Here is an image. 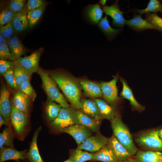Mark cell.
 <instances>
[{"label": "cell", "instance_id": "6da1fadb", "mask_svg": "<svg viewBox=\"0 0 162 162\" xmlns=\"http://www.w3.org/2000/svg\"><path fill=\"white\" fill-rule=\"evenodd\" d=\"M50 76L54 80L61 89L72 107L80 110L82 87L79 80L76 78L65 74L51 73Z\"/></svg>", "mask_w": 162, "mask_h": 162}, {"label": "cell", "instance_id": "7a4b0ae2", "mask_svg": "<svg viewBox=\"0 0 162 162\" xmlns=\"http://www.w3.org/2000/svg\"><path fill=\"white\" fill-rule=\"evenodd\" d=\"M38 73L40 76L44 91L47 97V101L58 103L63 108L69 107L67 100L60 92L57 84L48 73L40 68Z\"/></svg>", "mask_w": 162, "mask_h": 162}, {"label": "cell", "instance_id": "3957f363", "mask_svg": "<svg viewBox=\"0 0 162 162\" xmlns=\"http://www.w3.org/2000/svg\"><path fill=\"white\" fill-rule=\"evenodd\" d=\"M113 135L127 149L130 156L136 153L138 149L134 145L131 134L122 121L120 116L110 120Z\"/></svg>", "mask_w": 162, "mask_h": 162}, {"label": "cell", "instance_id": "277c9868", "mask_svg": "<svg viewBox=\"0 0 162 162\" xmlns=\"http://www.w3.org/2000/svg\"><path fill=\"white\" fill-rule=\"evenodd\" d=\"M159 130L153 129L144 131L137 135L135 142L144 151L162 152V142L158 135Z\"/></svg>", "mask_w": 162, "mask_h": 162}, {"label": "cell", "instance_id": "5b68a950", "mask_svg": "<svg viewBox=\"0 0 162 162\" xmlns=\"http://www.w3.org/2000/svg\"><path fill=\"white\" fill-rule=\"evenodd\" d=\"M76 111L73 107H62L57 118L51 122V125L61 132L65 128L79 124Z\"/></svg>", "mask_w": 162, "mask_h": 162}, {"label": "cell", "instance_id": "8992f818", "mask_svg": "<svg viewBox=\"0 0 162 162\" xmlns=\"http://www.w3.org/2000/svg\"><path fill=\"white\" fill-rule=\"evenodd\" d=\"M118 76L108 82H102L100 84L104 98L109 104L114 105L119 102L122 99L118 96L116 83Z\"/></svg>", "mask_w": 162, "mask_h": 162}, {"label": "cell", "instance_id": "52a82bcc", "mask_svg": "<svg viewBox=\"0 0 162 162\" xmlns=\"http://www.w3.org/2000/svg\"><path fill=\"white\" fill-rule=\"evenodd\" d=\"M108 138L100 133H97L94 135L86 139L78 146L76 148L92 152H97L108 144Z\"/></svg>", "mask_w": 162, "mask_h": 162}, {"label": "cell", "instance_id": "ba28073f", "mask_svg": "<svg viewBox=\"0 0 162 162\" xmlns=\"http://www.w3.org/2000/svg\"><path fill=\"white\" fill-rule=\"evenodd\" d=\"M41 47L33 52L30 55L20 57L15 61L31 74L38 72L40 69L39 64L40 57L43 52Z\"/></svg>", "mask_w": 162, "mask_h": 162}, {"label": "cell", "instance_id": "9c48e42d", "mask_svg": "<svg viewBox=\"0 0 162 162\" xmlns=\"http://www.w3.org/2000/svg\"><path fill=\"white\" fill-rule=\"evenodd\" d=\"M10 120L15 132L19 135L22 134L28 123V115L19 110L12 103Z\"/></svg>", "mask_w": 162, "mask_h": 162}, {"label": "cell", "instance_id": "30bf717a", "mask_svg": "<svg viewBox=\"0 0 162 162\" xmlns=\"http://www.w3.org/2000/svg\"><path fill=\"white\" fill-rule=\"evenodd\" d=\"M61 132L67 133L71 136L78 146L93 135L92 131L87 127L78 124L65 128Z\"/></svg>", "mask_w": 162, "mask_h": 162}, {"label": "cell", "instance_id": "8fae6325", "mask_svg": "<svg viewBox=\"0 0 162 162\" xmlns=\"http://www.w3.org/2000/svg\"><path fill=\"white\" fill-rule=\"evenodd\" d=\"M102 8L106 15L110 16L112 18V24L113 26L122 28L126 24V20L123 17L124 13L120 9L118 0H116L111 6H103Z\"/></svg>", "mask_w": 162, "mask_h": 162}, {"label": "cell", "instance_id": "7c38bea8", "mask_svg": "<svg viewBox=\"0 0 162 162\" xmlns=\"http://www.w3.org/2000/svg\"><path fill=\"white\" fill-rule=\"evenodd\" d=\"M10 94L7 88L3 86L0 94V113L4 118L10 120L12 102L10 99Z\"/></svg>", "mask_w": 162, "mask_h": 162}, {"label": "cell", "instance_id": "4fadbf2b", "mask_svg": "<svg viewBox=\"0 0 162 162\" xmlns=\"http://www.w3.org/2000/svg\"><path fill=\"white\" fill-rule=\"evenodd\" d=\"M108 145L119 161L128 160L131 156L127 149L113 135L108 139Z\"/></svg>", "mask_w": 162, "mask_h": 162}, {"label": "cell", "instance_id": "5bb4252c", "mask_svg": "<svg viewBox=\"0 0 162 162\" xmlns=\"http://www.w3.org/2000/svg\"><path fill=\"white\" fill-rule=\"evenodd\" d=\"M99 109L101 118L112 120L116 117L120 116L114 105L110 104L100 98H94Z\"/></svg>", "mask_w": 162, "mask_h": 162}, {"label": "cell", "instance_id": "9a60e30c", "mask_svg": "<svg viewBox=\"0 0 162 162\" xmlns=\"http://www.w3.org/2000/svg\"><path fill=\"white\" fill-rule=\"evenodd\" d=\"M0 149V162H4L8 160H14L17 161L20 160L27 159V149L20 151L14 148L7 147H4Z\"/></svg>", "mask_w": 162, "mask_h": 162}, {"label": "cell", "instance_id": "2e32d148", "mask_svg": "<svg viewBox=\"0 0 162 162\" xmlns=\"http://www.w3.org/2000/svg\"><path fill=\"white\" fill-rule=\"evenodd\" d=\"M80 102L82 107L80 110L82 112L88 117L97 120L102 119L98 106L94 99L82 98Z\"/></svg>", "mask_w": 162, "mask_h": 162}, {"label": "cell", "instance_id": "e0dca14e", "mask_svg": "<svg viewBox=\"0 0 162 162\" xmlns=\"http://www.w3.org/2000/svg\"><path fill=\"white\" fill-rule=\"evenodd\" d=\"M120 81L122 84V89L120 93V96L123 98L128 100L132 107L136 111L140 112H142L145 109V107L139 104L135 99L132 90L129 87L125 79L119 77Z\"/></svg>", "mask_w": 162, "mask_h": 162}, {"label": "cell", "instance_id": "ac0fdd59", "mask_svg": "<svg viewBox=\"0 0 162 162\" xmlns=\"http://www.w3.org/2000/svg\"><path fill=\"white\" fill-rule=\"evenodd\" d=\"M14 93L12 103L19 110L28 115L30 104V98L19 89Z\"/></svg>", "mask_w": 162, "mask_h": 162}, {"label": "cell", "instance_id": "d6986e66", "mask_svg": "<svg viewBox=\"0 0 162 162\" xmlns=\"http://www.w3.org/2000/svg\"><path fill=\"white\" fill-rule=\"evenodd\" d=\"M79 81L86 96L95 98L103 95L100 84L86 80H80Z\"/></svg>", "mask_w": 162, "mask_h": 162}, {"label": "cell", "instance_id": "ffe728a7", "mask_svg": "<svg viewBox=\"0 0 162 162\" xmlns=\"http://www.w3.org/2000/svg\"><path fill=\"white\" fill-rule=\"evenodd\" d=\"M7 44L12 54L9 59L10 61L17 59L26 52L25 48L15 34L8 41Z\"/></svg>", "mask_w": 162, "mask_h": 162}, {"label": "cell", "instance_id": "44dd1931", "mask_svg": "<svg viewBox=\"0 0 162 162\" xmlns=\"http://www.w3.org/2000/svg\"><path fill=\"white\" fill-rule=\"evenodd\" d=\"M137 162H162V152L156 151H139L135 156Z\"/></svg>", "mask_w": 162, "mask_h": 162}, {"label": "cell", "instance_id": "7402d4cb", "mask_svg": "<svg viewBox=\"0 0 162 162\" xmlns=\"http://www.w3.org/2000/svg\"><path fill=\"white\" fill-rule=\"evenodd\" d=\"M41 128V127H40L35 131L29 150L26 154L27 159L30 162H44L39 154L37 142L38 136Z\"/></svg>", "mask_w": 162, "mask_h": 162}, {"label": "cell", "instance_id": "603a6c76", "mask_svg": "<svg viewBox=\"0 0 162 162\" xmlns=\"http://www.w3.org/2000/svg\"><path fill=\"white\" fill-rule=\"evenodd\" d=\"M126 24L134 30L141 32L146 29H156V28L145 19H143L141 15H136L132 18L126 20Z\"/></svg>", "mask_w": 162, "mask_h": 162}, {"label": "cell", "instance_id": "cb8c5ba5", "mask_svg": "<svg viewBox=\"0 0 162 162\" xmlns=\"http://www.w3.org/2000/svg\"><path fill=\"white\" fill-rule=\"evenodd\" d=\"M27 13L25 8L16 13L12 21L13 26L16 32H22L28 27Z\"/></svg>", "mask_w": 162, "mask_h": 162}, {"label": "cell", "instance_id": "d4e9b609", "mask_svg": "<svg viewBox=\"0 0 162 162\" xmlns=\"http://www.w3.org/2000/svg\"><path fill=\"white\" fill-rule=\"evenodd\" d=\"M86 15L92 24L96 25L102 19L103 11L99 2L96 4H90L86 7Z\"/></svg>", "mask_w": 162, "mask_h": 162}, {"label": "cell", "instance_id": "484cf974", "mask_svg": "<svg viewBox=\"0 0 162 162\" xmlns=\"http://www.w3.org/2000/svg\"><path fill=\"white\" fill-rule=\"evenodd\" d=\"M76 116L79 124L84 125L92 132H97L99 129L100 124L98 120L91 118L78 110L76 111Z\"/></svg>", "mask_w": 162, "mask_h": 162}, {"label": "cell", "instance_id": "4316f807", "mask_svg": "<svg viewBox=\"0 0 162 162\" xmlns=\"http://www.w3.org/2000/svg\"><path fill=\"white\" fill-rule=\"evenodd\" d=\"M92 160L103 162H119L108 144L94 154Z\"/></svg>", "mask_w": 162, "mask_h": 162}, {"label": "cell", "instance_id": "83f0119b", "mask_svg": "<svg viewBox=\"0 0 162 162\" xmlns=\"http://www.w3.org/2000/svg\"><path fill=\"white\" fill-rule=\"evenodd\" d=\"M14 74L18 89L24 82L30 80L32 74L23 68L15 61L13 67Z\"/></svg>", "mask_w": 162, "mask_h": 162}, {"label": "cell", "instance_id": "f1b7e54d", "mask_svg": "<svg viewBox=\"0 0 162 162\" xmlns=\"http://www.w3.org/2000/svg\"><path fill=\"white\" fill-rule=\"evenodd\" d=\"M98 26L110 40L118 34L121 31L120 29H114L111 26L106 15L100 20Z\"/></svg>", "mask_w": 162, "mask_h": 162}, {"label": "cell", "instance_id": "f546056e", "mask_svg": "<svg viewBox=\"0 0 162 162\" xmlns=\"http://www.w3.org/2000/svg\"><path fill=\"white\" fill-rule=\"evenodd\" d=\"M94 154L76 148L70 150L69 158L73 162H84L92 160Z\"/></svg>", "mask_w": 162, "mask_h": 162}, {"label": "cell", "instance_id": "4dcf8cb0", "mask_svg": "<svg viewBox=\"0 0 162 162\" xmlns=\"http://www.w3.org/2000/svg\"><path fill=\"white\" fill-rule=\"evenodd\" d=\"M62 108L59 104L47 101L45 105V112L48 122H51L56 119Z\"/></svg>", "mask_w": 162, "mask_h": 162}, {"label": "cell", "instance_id": "1f68e13d", "mask_svg": "<svg viewBox=\"0 0 162 162\" xmlns=\"http://www.w3.org/2000/svg\"><path fill=\"white\" fill-rule=\"evenodd\" d=\"M46 5L29 11L27 13L28 27L33 28L38 22L42 15Z\"/></svg>", "mask_w": 162, "mask_h": 162}, {"label": "cell", "instance_id": "d6a6232c", "mask_svg": "<svg viewBox=\"0 0 162 162\" xmlns=\"http://www.w3.org/2000/svg\"><path fill=\"white\" fill-rule=\"evenodd\" d=\"M14 136L10 129L5 127L0 134V148L4 147L14 148Z\"/></svg>", "mask_w": 162, "mask_h": 162}, {"label": "cell", "instance_id": "836d02e7", "mask_svg": "<svg viewBox=\"0 0 162 162\" xmlns=\"http://www.w3.org/2000/svg\"><path fill=\"white\" fill-rule=\"evenodd\" d=\"M136 12L142 14L151 12H162V5L160 2L157 0H151L146 8L143 9H138L135 10Z\"/></svg>", "mask_w": 162, "mask_h": 162}, {"label": "cell", "instance_id": "e575fe53", "mask_svg": "<svg viewBox=\"0 0 162 162\" xmlns=\"http://www.w3.org/2000/svg\"><path fill=\"white\" fill-rule=\"evenodd\" d=\"M145 20L154 26L156 30L162 32V18L157 14L150 13L146 14Z\"/></svg>", "mask_w": 162, "mask_h": 162}, {"label": "cell", "instance_id": "d590c367", "mask_svg": "<svg viewBox=\"0 0 162 162\" xmlns=\"http://www.w3.org/2000/svg\"><path fill=\"white\" fill-rule=\"evenodd\" d=\"M16 14L12 12L8 7L3 9L0 14V27L11 21Z\"/></svg>", "mask_w": 162, "mask_h": 162}, {"label": "cell", "instance_id": "8d00e7d4", "mask_svg": "<svg viewBox=\"0 0 162 162\" xmlns=\"http://www.w3.org/2000/svg\"><path fill=\"white\" fill-rule=\"evenodd\" d=\"M27 80L23 82L20 86L19 89L24 93L32 99L33 101L36 96V93L30 82Z\"/></svg>", "mask_w": 162, "mask_h": 162}, {"label": "cell", "instance_id": "74e56055", "mask_svg": "<svg viewBox=\"0 0 162 162\" xmlns=\"http://www.w3.org/2000/svg\"><path fill=\"white\" fill-rule=\"evenodd\" d=\"M26 1L25 0H11L8 7L12 12L16 14L25 8Z\"/></svg>", "mask_w": 162, "mask_h": 162}, {"label": "cell", "instance_id": "f35d334b", "mask_svg": "<svg viewBox=\"0 0 162 162\" xmlns=\"http://www.w3.org/2000/svg\"><path fill=\"white\" fill-rule=\"evenodd\" d=\"M12 21L0 28V34L9 40L15 34Z\"/></svg>", "mask_w": 162, "mask_h": 162}, {"label": "cell", "instance_id": "ab89813d", "mask_svg": "<svg viewBox=\"0 0 162 162\" xmlns=\"http://www.w3.org/2000/svg\"><path fill=\"white\" fill-rule=\"evenodd\" d=\"M13 67L8 70L3 76L11 88L17 89L18 88L14 74Z\"/></svg>", "mask_w": 162, "mask_h": 162}, {"label": "cell", "instance_id": "60d3db41", "mask_svg": "<svg viewBox=\"0 0 162 162\" xmlns=\"http://www.w3.org/2000/svg\"><path fill=\"white\" fill-rule=\"evenodd\" d=\"M47 5L46 2L43 0H29L26 6V11L28 13L30 10L38 8Z\"/></svg>", "mask_w": 162, "mask_h": 162}, {"label": "cell", "instance_id": "b9f144b4", "mask_svg": "<svg viewBox=\"0 0 162 162\" xmlns=\"http://www.w3.org/2000/svg\"><path fill=\"white\" fill-rule=\"evenodd\" d=\"M12 54L7 44L0 45V60H9Z\"/></svg>", "mask_w": 162, "mask_h": 162}, {"label": "cell", "instance_id": "7bdbcfd3", "mask_svg": "<svg viewBox=\"0 0 162 162\" xmlns=\"http://www.w3.org/2000/svg\"><path fill=\"white\" fill-rule=\"evenodd\" d=\"M14 64V61L9 60H0V75L3 76L8 70L13 66Z\"/></svg>", "mask_w": 162, "mask_h": 162}, {"label": "cell", "instance_id": "ee69618b", "mask_svg": "<svg viewBox=\"0 0 162 162\" xmlns=\"http://www.w3.org/2000/svg\"><path fill=\"white\" fill-rule=\"evenodd\" d=\"M9 121L3 118L1 115H0V127L3 125L8 126V125Z\"/></svg>", "mask_w": 162, "mask_h": 162}, {"label": "cell", "instance_id": "f6af8a7d", "mask_svg": "<svg viewBox=\"0 0 162 162\" xmlns=\"http://www.w3.org/2000/svg\"><path fill=\"white\" fill-rule=\"evenodd\" d=\"M8 40L2 35L0 34V45L7 44Z\"/></svg>", "mask_w": 162, "mask_h": 162}, {"label": "cell", "instance_id": "bcb514c9", "mask_svg": "<svg viewBox=\"0 0 162 162\" xmlns=\"http://www.w3.org/2000/svg\"><path fill=\"white\" fill-rule=\"evenodd\" d=\"M158 135L160 139L162 142V127L161 129L159 130L158 133Z\"/></svg>", "mask_w": 162, "mask_h": 162}, {"label": "cell", "instance_id": "7dc6e473", "mask_svg": "<svg viewBox=\"0 0 162 162\" xmlns=\"http://www.w3.org/2000/svg\"><path fill=\"white\" fill-rule=\"evenodd\" d=\"M118 162H137L135 160H134L133 159H130L129 158L126 160L122 161H119Z\"/></svg>", "mask_w": 162, "mask_h": 162}, {"label": "cell", "instance_id": "c3c4849f", "mask_svg": "<svg viewBox=\"0 0 162 162\" xmlns=\"http://www.w3.org/2000/svg\"><path fill=\"white\" fill-rule=\"evenodd\" d=\"M106 1H107L105 0H101L99 2L102 6H104L105 4Z\"/></svg>", "mask_w": 162, "mask_h": 162}, {"label": "cell", "instance_id": "681fc988", "mask_svg": "<svg viewBox=\"0 0 162 162\" xmlns=\"http://www.w3.org/2000/svg\"><path fill=\"white\" fill-rule=\"evenodd\" d=\"M63 162H73L69 158L67 160Z\"/></svg>", "mask_w": 162, "mask_h": 162}, {"label": "cell", "instance_id": "f907efd6", "mask_svg": "<svg viewBox=\"0 0 162 162\" xmlns=\"http://www.w3.org/2000/svg\"><path fill=\"white\" fill-rule=\"evenodd\" d=\"M17 162H21V161H17ZM28 162H28L27 161H26V162Z\"/></svg>", "mask_w": 162, "mask_h": 162}, {"label": "cell", "instance_id": "816d5d0a", "mask_svg": "<svg viewBox=\"0 0 162 162\" xmlns=\"http://www.w3.org/2000/svg\"></svg>", "mask_w": 162, "mask_h": 162}]
</instances>
